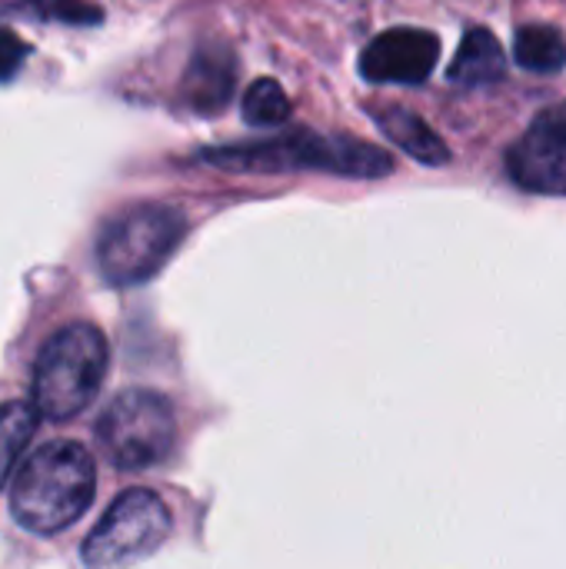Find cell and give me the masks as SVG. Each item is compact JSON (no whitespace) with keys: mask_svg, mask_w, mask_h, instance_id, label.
I'll return each mask as SVG.
<instances>
[{"mask_svg":"<svg viewBox=\"0 0 566 569\" xmlns=\"http://www.w3.org/2000/svg\"><path fill=\"white\" fill-rule=\"evenodd\" d=\"M93 490L97 467L90 450L73 440H53L20 463L10 483V513L23 530L53 537L87 513Z\"/></svg>","mask_w":566,"mask_h":569,"instance_id":"6da1fadb","label":"cell"},{"mask_svg":"<svg viewBox=\"0 0 566 569\" xmlns=\"http://www.w3.org/2000/svg\"><path fill=\"white\" fill-rule=\"evenodd\" d=\"M203 160L234 173H287V170H324L337 177L377 180L394 170V160L357 137H324L314 130H290L257 143L207 147Z\"/></svg>","mask_w":566,"mask_h":569,"instance_id":"7a4b0ae2","label":"cell"},{"mask_svg":"<svg viewBox=\"0 0 566 569\" xmlns=\"http://www.w3.org/2000/svg\"><path fill=\"white\" fill-rule=\"evenodd\" d=\"M110 363L107 337L93 323L60 327L33 367V407L43 420L63 423L80 417L100 393Z\"/></svg>","mask_w":566,"mask_h":569,"instance_id":"3957f363","label":"cell"},{"mask_svg":"<svg viewBox=\"0 0 566 569\" xmlns=\"http://www.w3.org/2000/svg\"><path fill=\"white\" fill-rule=\"evenodd\" d=\"M187 233V217L167 203H140L113 220L97 237V267L113 287L147 283L163 270Z\"/></svg>","mask_w":566,"mask_h":569,"instance_id":"277c9868","label":"cell"},{"mask_svg":"<svg viewBox=\"0 0 566 569\" xmlns=\"http://www.w3.org/2000/svg\"><path fill=\"white\" fill-rule=\"evenodd\" d=\"M97 443L117 470H150L177 447L173 403L157 390H123L97 420Z\"/></svg>","mask_w":566,"mask_h":569,"instance_id":"5b68a950","label":"cell"},{"mask_svg":"<svg viewBox=\"0 0 566 569\" xmlns=\"http://www.w3.org/2000/svg\"><path fill=\"white\" fill-rule=\"evenodd\" d=\"M173 530L170 507L153 490L120 493L83 543L87 569H127L157 553Z\"/></svg>","mask_w":566,"mask_h":569,"instance_id":"8992f818","label":"cell"},{"mask_svg":"<svg viewBox=\"0 0 566 569\" xmlns=\"http://www.w3.org/2000/svg\"><path fill=\"white\" fill-rule=\"evenodd\" d=\"M510 177L534 193L566 197V103L544 110L507 153Z\"/></svg>","mask_w":566,"mask_h":569,"instance_id":"52a82bcc","label":"cell"},{"mask_svg":"<svg viewBox=\"0 0 566 569\" xmlns=\"http://www.w3.org/2000/svg\"><path fill=\"white\" fill-rule=\"evenodd\" d=\"M440 57V40L430 30L397 27L377 33L360 53V73L374 83H420Z\"/></svg>","mask_w":566,"mask_h":569,"instance_id":"ba28073f","label":"cell"},{"mask_svg":"<svg viewBox=\"0 0 566 569\" xmlns=\"http://www.w3.org/2000/svg\"><path fill=\"white\" fill-rule=\"evenodd\" d=\"M237 63L234 53L224 47H200L183 73L180 97L193 113H217L234 93Z\"/></svg>","mask_w":566,"mask_h":569,"instance_id":"9c48e42d","label":"cell"},{"mask_svg":"<svg viewBox=\"0 0 566 569\" xmlns=\"http://www.w3.org/2000/svg\"><path fill=\"white\" fill-rule=\"evenodd\" d=\"M504 73H507V53L500 40L480 27L467 30L450 63V80L460 87H484V83H497Z\"/></svg>","mask_w":566,"mask_h":569,"instance_id":"30bf717a","label":"cell"},{"mask_svg":"<svg viewBox=\"0 0 566 569\" xmlns=\"http://www.w3.org/2000/svg\"><path fill=\"white\" fill-rule=\"evenodd\" d=\"M377 123H380V130H384L400 150H407L414 160L434 163V167H440V163L450 160L447 143H444V140L437 137V130H430V123L420 120L417 113H410V110H404V107H384V110H377Z\"/></svg>","mask_w":566,"mask_h":569,"instance_id":"8fae6325","label":"cell"},{"mask_svg":"<svg viewBox=\"0 0 566 569\" xmlns=\"http://www.w3.org/2000/svg\"><path fill=\"white\" fill-rule=\"evenodd\" d=\"M37 420L40 413L33 403L23 400L0 403V490L7 487L13 470H20V460L37 433Z\"/></svg>","mask_w":566,"mask_h":569,"instance_id":"7c38bea8","label":"cell"},{"mask_svg":"<svg viewBox=\"0 0 566 569\" xmlns=\"http://www.w3.org/2000/svg\"><path fill=\"white\" fill-rule=\"evenodd\" d=\"M514 57L530 73H557L566 63V37L547 23L520 27L514 37Z\"/></svg>","mask_w":566,"mask_h":569,"instance_id":"4fadbf2b","label":"cell"},{"mask_svg":"<svg viewBox=\"0 0 566 569\" xmlns=\"http://www.w3.org/2000/svg\"><path fill=\"white\" fill-rule=\"evenodd\" d=\"M290 117V97L270 77H260L244 93V120L250 127H280Z\"/></svg>","mask_w":566,"mask_h":569,"instance_id":"5bb4252c","label":"cell"},{"mask_svg":"<svg viewBox=\"0 0 566 569\" xmlns=\"http://www.w3.org/2000/svg\"><path fill=\"white\" fill-rule=\"evenodd\" d=\"M27 57H30V43L20 40L13 30L0 27V83L13 80L20 73V67L27 63Z\"/></svg>","mask_w":566,"mask_h":569,"instance_id":"9a60e30c","label":"cell"},{"mask_svg":"<svg viewBox=\"0 0 566 569\" xmlns=\"http://www.w3.org/2000/svg\"><path fill=\"white\" fill-rule=\"evenodd\" d=\"M43 0H0V17H40Z\"/></svg>","mask_w":566,"mask_h":569,"instance_id":"2e32d148","label":"cell"}]
</instances>
